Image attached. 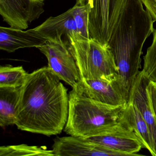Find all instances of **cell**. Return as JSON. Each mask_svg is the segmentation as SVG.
Masks as SVG:
<instances>
[{"instance_id":"6da1fadb","label":"cell","mask_w":156,"mask_h":156,"mask_svg":"<svg viewBox=\"0 0 156 156\" xmlns=\"http://www.w3.org/2000/svg\"><path fill=\"white\" fill-rule=\"evenodd\" d=\"M61 81L48 66L28 73L17 107L18 129L46 136L61 133L68 117L69 95Z\"/></svg>"},{"instance_id":"7a4b0ae2","label":"cell","mask_w":156,"mask_h":156,"mask_svg":"<svg viewBox=\"0 0 156 156\" xmlns=\"http://www.w3.org/2000/svg\"><path fill=\"white\" fill-rule=\"evenodd\" d=\"M155 20L141 0H126L108 43L118 70V81L127 102L141 68L142 48Z\"/></svg>"},{"instance_id":"3957f363","label":"cell","mask_w":156,"mask_h":156,"mask_svg":"<svg viewBox=\"0 0 156 156\" xmlns=\"http://www.w3.org/2000/svg\"><path fill=\"white\" fill-rule=\"evenodd\" d=\"M126 105H110L96 101L87 96L77 83L69 93L65 132L69 136L80 137L97 136L118 122Z\"/></svg>"},{"instance_id":"277c9868","label":"cell","mask_w":156,"mask_h":156,"mask_svg":"<svg viewBox=\"0 0 156 156\" xmlns=\"http://www.w3.org/2000/svg\"><path fill=\"white\" fill-rule=\"evenodd\" d=\"M67 39L81 80L118 79V70L108 47L92 38L83 37L77 32L67 35Z\"/></svg>"},{"instance_id":"5b68a950","label":"cell","mask_w":156,"mask_h":156,"mask_svg":"<svg viewBox=\"0 0 156 156\" xmlns=\"http://www.w3.org/2000/svg\"><path fill=\"white\" fill-rule=\"evenodd\" d=\"M126 1V0H90L91 9L88 21L90 38L108 47L113 30Z\"/></svg>"},{"instance_id":"8992f818","label":"cell","mask_w":156,"mask_h":156,"mask_svg":"<svg viewBox=\"0 0 156 156\" xmlns=\"http://www.w3.org/2000/svg\"><path fill=\"white\" fill-rule=\"evenodd\" d=\"M48 61V66L60 79L72 87L81 80L79 70L67 42L60 36L38 48Z\"/></svg>"},{"instance_id":"52a82bcc","label":"cell","mask_w":156,"mask_h":156,"mask_svg":"<svg viewBox=\"0 0 156 156\" xmlns=\"http://www.w3.org/2000/svg\"><path fill=\"white\" fill-rule=\"evenodd\" d=\"M86 138L126 156L139 155L137 153L143 148L141 141L135 133L119 121L108 127L97 136Z\"/></svg>"},{"instance_id":"ba28073f","label":"cell","mask_w":156,"mask_h":156,"mask_svg":"<svg viewBox=\"0 0 156 156\" xmlns=\"http://www.w3.org/2000/svg\"><path fill=\"white\" fill-rule=\"evenodd\" d=\"M44 6L34 0H0V14L10 27L25 30L44 12Z\"/></svg>"},{"instance_id":"9c48e42d","label":"cell","mask_w":156,"mask_h":156,"mask_svg":"<svg viewBox=\"0 0 156 156\" xmlns=\"http://www.w3.org/2000/svg\"><path fill=\"white\" fill-rule=\"evenodd\" d=\"M52 150L55 156H126L86 138L69 136L55 139Z\"/></svg>"},{"instance_id":"30bf717a","label":"cell","mask_w":156,"mask_h":156,"mask_svg":"<svg viewBox=\"0 0 156 156\" xmlns=\"http://www.w3.org/2000/svg\"><path fill=\"white\" fill-rule=\"evenodd\" d=\"M78 83L87 96L96 101L113 106L127 103L118 79L81 80Z\"/></svg>"},{"instance_id":"8fae6325","label":"cell","mask_w":156,"mask_h":156,"mask_svg":"<svg viewBox=\"0 0 156 156\" xmlns=\"http://www.w3.org/2000/svg\"><path fill=\"white\" fill-rule=\"evenodd\" d=\"M47 41L33 29L24 31L10 27H0V49L8 52L23 48H38Z\"/></svg>"},{"instance_id":"7c38bea8","label":"cell","mask_w":156,"mask_h":156,"mask_svg":"<svg viewBox=\"0 0 156 156\" xmlns=\"http://www.w3.org/2000/svg\"><path fill=\"white\" fill-rule=\"evenodd\" d=\"M149 81L142 71H140L132 84L128 101L136 105L146 121L153 141L156 156V119L151 107L147 90Z\"/></svg>"},{"instance_id":"4fadbf2b","label":"cell","mask_w":156,"mask_h":156,"mask_svg":"<svg viewBox=\"0 0 156 156\" xmlns=\"http://www.w3.org/2000/svg\"><path fill=\"white\" fill-rule=\"evenodd\" d=\"M119 121L135 133L140 140L143 148L155 156L153 141L147 125L136 105L128 101L120 114Z\"/></svg>"},{"instance_id":"5bb4252c","label":"cell","mask_w":156,"mask_h":156,"mask_svg":"<svg viewBox=\"0 0 156 156\" xmlns=\"http://www.w3.org/2000/svg\"><path fill=\"white\" fill-rule=\"evenodd\" d=\"M34 30L47 41L77 32L76 24L72 14V9L55 17L48 18Z\"/></svg>"},{"instance_id":"9a60e30c","label":"cell","mask_w":156,"mask_h":156,"mask_svg":"<svg viewBox=\"0 0 156 156\" xmlns=\"http://www.w3.org/2000/svg\"><path fill=\"white\" fill-rule=\"evenodd\" d=\"M21 87H0V126L2 127L15 125Z\"/></svg>"},{"instance_id":"2e32d148","label":"cell","mask_w":156,"mask_h":156,"mask_svg":"<svg viewBox=\"0 0 156 156\" xmlns=\"http://www.w3.org/2000/svg\"><path fill=\"white\" fill-rule=\"evenodd\" d=\"M53 156L52 150L44 147L26 144L3 146L0 147V156Z\"/></svg>"},{"instance_id":"e0dca14e","label":"cell","mask_w":156,"mask_h":156,"mask_svg":"<svg viewBox=\"0 0 156 156\" xmlns=\"http://www.w3.org/2000/svg\"><path fill=\"white\" fill-rule=\"evenodd\" d=\"M28 74L22 66H1L0 67V87H21Z\"/></svg>"},{"instance_id":"ac0fdd59","label":"cell","mask_w":156,"mask_h":156,"mask_svg":"<svg viewBox=\"0 0 156 156\" xmlns=\"http://www.w3.org/2000/svg\"><path fill=\"white\" fill-rule=\"evenodd\" d=\"M71 9L72 14L76 24L77 32L83 37L90 38L88 21L91 5L88 0H76L74 6Z\"/></svg>"},{"instance_id":"d6986e66","label":"cell","mask_w":156,"mask_h":156,"mask_svg":"<svg viewBox=\"0 0 156 156\" xmlns=\"http://www.w3.org/2000/svg\"><path fill=\"white\" fill-rule=\"evenodd\" d=\"M152 34V43L143 57L144 64L142 71L150 81L156 83V29Z\"/></svg>"},{"instance_id":"ffe728a7","label":"cell","mask_w":156,"mask_h":156,"mask_svg":"<svg viewBox=\"0 0 156 156\" xmlns=\"http://www.w3.org/2000/svg\"><path fill=\"white\" fill-rule=\"evenodd\" d=\"M150 105L156 119V83L150 81L147 87Z\"/></svg>"},{"instance_id":"44dd1931","label":"cell","mask_w":156,"mask_h":156,"mask_svg":"<svg viewBox=\"0 0 156 156\" xmlns=\"http://www.w3.org/2000/svg\"><path fill=\"white\" fill-rule=\"evenodd\" d=\"M146 9L156 22V0H141Z\"/></svg>"},{"instance_id":"7402d4cb","label":"cell","mask_w":156,"mask_h":156,"mask_svg":"<svg viewBox=\"0 0 156 156\" xmlns=\"http://www.w3.org/2000/svg\"><path fill=\"white\" fill-rule=\"evenodd\" d=\"M34 1L37 2H44V1L45 0H34Z\"/></svg>"},{"instance_id":"603a6c76","label":"cell","mask_w":156,"mask_h":156,"mask_svg":"<svg viewBox=\"0 0 156 156\" xmlns=\"http://www.w3.org/2000/svg\"><path fill=\"white\" fill-rule=\"evenodd\" d=\"M88 2H89H89H90V0H88Z\"/></svg>"}]
</instances>
